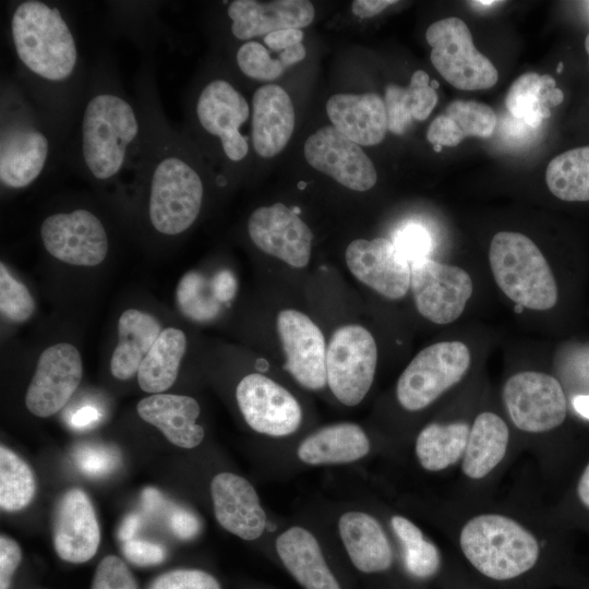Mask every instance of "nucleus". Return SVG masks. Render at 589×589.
Masks as SVG:
<instances>
[{
    "instance_id": "f257e3e1",
    "label": "nucleus",
    "mask_w": 589,
    "mask_h": 589,
    "mask_svg": "<svg viewBox=\"0 0 589 589\" xmlns=\"http://www.w3.org/2000/svg\"><path fill=\"white\" fill-rule=\"evenodd\" d=\"M9 33L17 64L15 80L65 139L87 87L69 19L56 3L22 0L12 5Z\"/></svg>"
},
{
    "instance_id": "f03ea898",
    "label": "nucleus",
    "mask_w": 589,
    "mask_h": 589,
    "mask_svg": "<svg viewBox=\"0 0 589 589\" xmlns=\"http://www.w3.org/2000/svg\"><path fill=\"white\" fill-rule=\"evenodd\" d=\"M137 99L145 135L134 181L146 193V216L153 230L166 237L187 231L197 219L205 187L183 140L167 120L149 69L137 80Z\"/></svg>"
},
{
    "instance_id": "7ed1b4c3",
    "label": "nucleus",
    "mask_w": 589,
    "mask_h": 589,
    "mask_svg": "<svg viewBox=\"0 0 589 589\" xmlns=\"http://www.w3.org/2000/svg\"><path fill=\"white\" fill-rule=\"evenodd\" d=\"M76 120L72 157L79 171L98 183L133 175L145 135L144 112L107 67H97L87 82Z\"/></svg>"
},
{
    "instance_id": "20e7f679",
    "label": "nucleus",
    "mask_w": 589,
    "mask_h": 589,
    "mask_svg": "<svg viewBox=\"0 0 589 589\" xmlns=\"http://www.w3.org/2000/svg\"><path fill=\"white\" fill-rule=\"evenodd\" d=\"M64 141L19 82L4 79L0 93V183L22 190L48 171Z\"/></svg>"
},
{
    "instance_id": "39448f33",
    "label": "nucleus",
    "mask_w": 589,
    "mask_h": 589,
    "mask_svg": "<svg viewBox=\"0 0 589 589\" xmlns=\"http://www.w3.org/2000/svg\"><path fill=\"white\" fill-rule=\"evenodd\" d=\"M459 543L472 566L495 580H508L528 572L540 553L531 532L498 514L471 518L460 531Z\"/></svg>"
},
{
    "instance_id": "423d86ee",
    "label": "nucleus",
    "mask_w": 589,
    "mask_h": 589,
    "mask_svg": "<svg viewBox=\"0 0 589 589\" xmlns=\"http://www.w3.org/2000/svg\"><path fill=\"white\" fill-rule=\"evenodd\" d=\"M489 262L496 285L516 304L544 311L558 299L557 284L545 256L527 236L515 231L494 235Z\"/></svg>"
},
{
    "instance_id": "0eeeda50",
    "label": "nucleus",
    "mask_w": 589,
    "mask_h": 589,
    "mask_svg": "<svg viewBox=\"0 0 589 589\" xmlns=\"http://www.w3.org/2000/svg\"><path fill=\"white\" fill-rule=\"evenodd\" d=\"M425 38L432 48V64L454 87L479 91L497 83L496 68L476 48L462 20L452 16L436 21L428 27Z\"/></svg>"
},
{
    "instance_id": "6e6552de",
    "label": "nucleus",
    "mask_w": 589,
    "mask_h": 589,
    "mask_svg": "<svg viewBox=\"0 0 589 589\" xmlns=\"http://www.w3.org/2000/svg\"><path fill=\"white\" fill-rule=\"evenodd\" d=\"M470 363V350L461 341H440L425 347L398 378V402L408 411L424 409L456 385Z\"/></svg>"
},
{
    "instance_id": "1a4fd4ad",
    "label": "nucleus",
    "mask_w": 589,
    "mask_h": 589,
    "mask_svg": "<svg viewBox=\"0 0 589 589\" xmlns=\"http://www.w3.org/2000/svg\"><path fill=\"white\" fill-rule=\"evenodd\" d=\"M377 363V347L363 326L337 328L326 351V376L334 396L344 405L360 404L370 390Z\"/></svg>"
},
{
    "instance_id": "9d476101",
    "label": "nucleus",
    "mask_w": 589,
    "mask_h": 589,
    "mask_svg": "<svg viewBox=\"0 0 589 589\" xmlns=\"http://www.w3.org/2000/svg\"><path fill=\"white\" fill-rule=\"evenodd\" d=\"M249 117L248 100L225 79L207 82L196 95V125L219 142L224 157L231 163L242 161L249 153V137L240 131Z\"/></svg>"
},
{
    "instance_id": "9b49d317",
    "label": "nucleus",
    "mask_w": 589,
    "mask_h": 589,
    "mask_svg": "<svg viewBox=\"0 0 589 589\" xmlns=\"http://www.w3.org/2000/svg\"><path fill=\"white\" fill-rule=\"evenodd\" d=\"M503 400L513 423L525 432H546L561 425L567 413L566 396L552 375L525 371L512 375Z\"/></svg>"
},
{
    "instance_id": "f8f14e48",
    "label": "nucleus",
    "mask_w": 589,
    "mask_h": 589,
    "mask_svg": "<svg viewBox=\"0 0 589 589\" xmlns=\"http://www.w3.org/2000/svg\"><path fill=\"white\" fill-rule=\"evenodd\" d=\"M39 235L51 256L71 265L96 266L109 250L103 221L83 207L48 215L40 225Z\"/></svg>"
},
{
    "instance_id": "ddd939ff",
    "label": "nucleus",
    "mask_w": 589,
    "mask_h": 589,
    "mask_svg": "<svg viewBox=\"0 0 589 589\" xmlns=\"http://www.w3.org/2000/svg\"><path fill=\"white\" fill-rule=\"evenodd\" d=\"M414 304L418 312L435 324H448L464 312L472 296L470 275L461 267L429 257L410 264Z\"/></svg>"
},
{
    "instance_id": "4468645a",
    "label": "nucleus",
    "mask_w": 589,
    "mask_h": 589,
    "mask_svg": "<svg viewBox=\"0 0 589 589\" xmlns=\"http://www.w3.org/2000/svg\"><path fill=\"white\" fill-rule=\"evenodd\" d=\"M236 397L245 422L257 433L287 436L296 432L302 421L297 399L265 375H245L237 386Z\"/></svg>"
},
{
    "instance_id": "2eb2a0df",
    "label": "nucleus",
    "mask_w": 589,
    "mask_h": 589,
    "mask_svg": "<svg viewBox=\"0 0 589 589\" xmlns=\"http://www.w3.org/2000/svg\"><path fill=\"white\" fill-rule=\"evenodd\" d=\"M82 374V358L73 345L59 342L46 348L25 395L28 411L40 418L58 412L77 388Z\"/></svg>"
},
{
    "instance_id": "dca6fc26",
    "label": "nucleus",
    "mask_w": 589,
    "mask_h": 589,
    "mask_svg": "<svg viewBox=\"0 0 589 589\" xmlns=\"http://www.w3.org/2000/svg\"><path fill=\"white\" fill-rule=\"evenodd\" d=\"M306 161L316 170L354 191H368L377 181L372 160L360 145L326 125L311 134L304 144Z\"/></svg>"
},
{
    "instance_id": "f3484780",
    "label": "nucleus",
    "mask_w": 589,
    "mask_h": 589,
    "mask_svg": "<svg viewBox=\"0 0 589 589\" xmlns=\"http://www.w3.org/2000/svg\"><path fill=\"white\" fill-rule=\"evenodd\" d=\"M277 330L286 356V370L303 387L321 389L327 383L326 345L320 327L300 311L277 316Z\"/></svg>"
},
{
    "instance_id": "a211bd4d",
    "label": "nucleus",
    "mask_w": 589,
    "mask_h": 589,
    "mask_svg": "<svg viewBox=\"0 0 589 589\" xmlns=\"http://www.w3.org/2000/svg\"><path fill=\"white\" fill-rule=\"evenodd\" d=\"M248 232L263 252L301 268L311 256L313 235L308 225L281 203L256 208L249 218Z\"/></svg>"
},
{
    "instance_id": "6ab92c4d",
    "label": "nucleus",
    "mask_w": 589,
    "mask_h": 589,
    "mask_svg": "<svg viewBox=\"0 0 589 589\" xmlns=\"http://www.w3.org/2000/svg\"><path fill=\"white\" fill-rule=\"evenodd\" d=\"M351 274L381 296L398 300L410 288V263L394 242L385 238L356 239L346 249Z\"/></svg>"
},
{
    "instance_id": "aec40b11",
    "label": "nucleus",
    "mask_w": 589,
    "mask_h": 589,
    "mask_svg": "<svg viewBox=\"0 0 589 589\" xmlns=\"http://www.w3.org/2000/svg\"><path fill=\"white\" fill-rule=\"evenodd\" d=\"M100 542L98 520L87 494L69 490L57 506L53 544L60 558L85 563L97 552Z\"/></svg>"
},
{
    "instance_id": "412c9836",
    "label": "nucleus",
    "mask_w": 589,
    "mask_h": 589,
    "mask_svg": "<svg viewBox=\"0 0 589 589\" xmlns=\"http://www.w3.org/2000/svg\"><path fill=\"white\" fill-rule=\"evenodd\" d=\"M214 513L227 531L243 540H255L266 527V514L253 485L231 472L216 474L211 483Z\"/></svg>"
},
{
    "instance_id": "4be33fe9",
    "label": "nucleus",
    "mask_w": 589,
    "mask_h": 589,
    "mask_svg": "<svg viewBox=\"0 0 589 589\" xmlns=\"http://www.w3.org/2000/svg\"><path fill=\"white\" fill-rule=\"evenodd\" d=\"M314 13L308 0H233L227 7L231 34L247 41L279 29H301L312 23Z\"/></svg>"
},
{
    "instance_id": "5701e85b",
    "label": "nucleus",
    "mask_w": 589,
    "mask_h": 589,
    "mask_svg": "<svg viewBox=\"0 0 589 589\" xmlns=\"http://www.w3.org/2000/svg\"><path fill=\"white\" fill-rule=\"evenodd\" d=\"M294 129V109L288 93L276 84L259 87L252 97L251 140L263 158L279 154Z\"/></svg>"
},
{
    "instance_id": "b1692460",
    "label": "nucleus",
    "mask_w": 589,
    "mask_h": 589,
    "mask_svg": "<svg viewBox=\"0 0 589 589\" xmlns=\"http://www.w3.org/2000/svg\"><path fill=\"white\" fill-rule=\"evenodd\" d=\"M326 112L333 127L358 145L380 144L388 130L384 99L376 93L335 94Z\"/></svg>"
},
{
    "instance_id": "393cba45",
    "label": "nucleus",
    "mask_w": 589,
    "mask_h": 589,
    "mask_svg": "<svg viewBox=\"0 0 589 589\" xmlns=\"http://www.w3.org/2000/svg\"><path fill=\"white\" fill-rule=\"evenodd\" d=\"M283 565L304 589H341L316 538L302 527L280 533L275 543Z\"/></svg>"
},
{
    "instance_id": "a878e982",
    "label": "nucleus",
    "mask_w": 589,
    "mask_h": 589,
    "mask_svg": "<svg viewBox=\"0 0 589 589\" xmlns=\"http://www.w3.org/2000/svg\"><path fill=\"white\" fill-rule=\"evenodd\" d=\"M136 410L144 421L158 428L176 446L193 448L204 438V429L195 423L200 406L190 396L153 394L141 399Z\"/></svg>"
},
{
    "instance_id": "bb28decb",
    "label": "nucleus",
    "mask_w": 589,
    "mask_h": 589,
    "mask_svg": "<svg viewBox=\"0 0 589 589\" xmlns=\"http://www.w3.org/2000/svg\"><path fill=\"white\" fill-rule=\"evenodd\" d=\"M338 530L352 565L361 573L387 570L393 564V551L380 522L362 512L340 516Z\"/></svg>"
},
{
    "instance_id": "cd10ccee",
    "label": "nucleus",
    "mask_w": 589,
    "mask_h": 589,
    "mask_svg": "<svg viewBox=\"0 0 589 589\" xmlns=\"http://www.w3.org/2000/svg\"><path fill=\"white\" fill-rule=\"evenodd\" d=\"M370 450L365 432L354 423L344 422L320 429L299 445L297 455L308 465L348 464L363 458Z\"/></svg>"
},
{
    "instance_id": "c85d7f7f",
    "label": "nucleus",
    "mask_w": 589,
    "mask_h": 589,
    "mask_svg": "<svg viewBox=\"0 0 589 589\" xmlns=\"http://www.w3.org/2000/svg\"><path fill=\"white\" fill-rule=\"evenodd\" d=\"M161 333L153 315L135 309L125 310L118 321V344L110 360L112 375L121 381L131 378Z\"/></svg>"
},
{
    "instance_id": "c756f323",
    "label": "nucleus",
    "mask_w": 589,
    "mask_h": 589,
    "mask_svg": "<svg viewBox=\"0 0 589 589\" xmlns=\"http://www.w3.org/2000/svg\"><path fill=\"white\" fill-rule=\"evenodd\" d=\"M495 127L496 113L490 106L457 99L431 122L426 139L433 145L454 147L469 136L490 137Z\"/></svg>"
},
{
    "instance_id": "7c9ffc66",
    "label": "nucleus",
    "mask_w": 589,
    "mask_h": 589,
    "mask_svg": "<svg viewBox=\"0 0 589 589\" xmlns=\"http://www.w3.org/2000/svg\"><path fill=\"white\" fill-rule=\"evenodd\" d=\"M509 431L505 421L493 412H482L474 419L462 456V471L470 479L488 476L504 458Z\"/></svg>"
},
{
    "instance_id": "2f4dec72",
    "label": "nucleus",
    "mask_w": 589,
    "mask_h": 589,
    "mask_svg": "<svg viewBox=\"0 0 589 589\" xmlns=\"http://www.w3.org/2000/svg\"><path fill=\"white\" fill-rule=\"evenodd\" d=\"M387 129L397 135L406 132L412 120H425L437 104L436 91L431 86L429 74L413 72L407 87L388 84L384 97Z\"/></svg>"
},
{
    "instance_id": "473e14b6",
    "label": "nucleus",
    "mask_w": 589,
    "mask_h": 589,
    "mask_svg": "<svg viewBox=\"0 0 589 589\" xmlns=\"http://www.w3.org/2000/svg\"><path fill=\"white\" fill-rule=\"evenodd\" d=\"M564 99L563 92L549 75L528 72L518 76L505 97L508 111L531 128H538L551 116V108Z\"/></svg>"
},
{
    "instance_id": "72a5a7b5",
    "label": "nucleus",
    "mask_w": 589,
    "mask_h": 589,
    "mask_svg": "<svg viewBox=\"0 0 589 589\" xmlns=\"http://www.w3.org/2000/svg\"><path fill=\"white\" fill-rule=\"evenodd\" d=\"M185 349L187 338L181 329H163L139 368L140 387L152 395L168 389L178 376Z\"/></svg>"
},
{
    "instance_id": "f704fd0d",
    "label": "nucleus",
    "mask_w": 589,
    "mask_h": 589,
    "mask_svg": "<svg viewBox=\"0 0 589 589\" xmlns=\"http://www.w3.org/2000/svg\"><path fill=\"white\" fill-rule=\"evenodd\" d=\"M470 428L466 422L430 423L416 440V455L429 471H441L457 462L465 453Z\"/></svg>"
},
{
    "instance_id": "c9c22d12",
    "label": "nucleus",
    "mask_w": 589,
    "mask_h": 589,
    "mask_svg": "<svg viewBox=\"0 0 589 589\" xmlns=\"http://www.w3.org/2000/svg\"><path fill=\"white\" fill-rule=\"evenodd\" d=\"M545 182L562 201L589 202V145L554 157L546 167Z\"/></svg>"
},
{
    "instance_id": "e433bc0d",
    "label": "nucleus",
    "mask_w": 589,
    "mask_h": 589,
    "mask_svg": "<svg viewBox=\"0 0 589 589\" xmlns=\"http://www.w3.org/2000/svg\"><path fill=\"white\" fill-rule=\"evenodd\" d=\"M390 524L402 543L407 572L419 579L435 575L441 565V555L436 545L425 540L421 529L404 516H393Z\"/></svg>"
},
{
    "instance_id": "4c0bfd02",
    "label": "nucleus",
    "mask_w": 589,
    "mask_h": 589,
    "mask_svg": "<svg viewBox=\"0 0 589 589\" xmlns=\"http://www.w3.org/2000/svg\"><path fill=\"white\" fill-rule=\"evenodd\" d=\"M36 483L31 467L8 447H0V506L7 512L26 507L33 500Z\"/></svg>"
},
{
    "instance_id": "58836bf2",
    "label": "nucleus",
    "mask_w": 589,
    "mask_h": 589,
    "mask_svg": "<svg viewBox=\"0 0 589 589\" xmlns=\"http://www.w3.org/2000/svg\"><path fill=\"white\" fill-rule=\"evenodd\" d=\"M178 304L191 320L205 322L214 318L220 310L211 280L197 272L185 274L178 285Z\"/></svg>"
},
{
    "instance_id": "ea45409f",
    "label": "nucleus",
    "mask_w": 589,
    "mask_h": 589,
    "mask_svg": "<svg viewBox=\"0 0 589 589\" xmlns=\"http://www.w3.org/2000/svg\"><path fill=\"white\" fill-rule=\"evenodd\" d=\"M35 303L28 289L14 278L3 262L0 264V310L9 321L22 323L34 312Z\"/></svg>"
},
{
    "instance_id": "a19ab883",
    "label": "nucleus",
    "mask_w": 589,
    "mask_h": 589,
    "mask_svg": "<svg viewBox=\"0 0 589 589\" xmlns=\"http://www.w3.org/2000/svg\"><path fill=\"white\" fill-rule=\"evenodd\" d=\"M236 61L245 76L257 81H274L285 70L280 61L273 59L267 49L255 40L245 41L238 48Z\"/></svg>"
},
{
    "instance_id": "79ce46f5",
    "label": "nucleus",
    "mask_w": 589,
    "mask_h": 589,
    "mask_svg": "<svg viewBox=\"0 0 589 589\" xmlns=\"http://www.w3.org/2000/svg\"><path fill=\"white\" fill-rule=\"evenodd\" d=\"M91 589H137V585L127 564L108 555L98 564Z\"/></svg>"
},
{
    "instance_id": "37998d69",
    "label": "nucleus",
    "mask_w": 589,
    "mask_h": 589,
    "mask_svg": "<svg viewBox=\"0 0 589 589\" xmlns=\"http://www.w3.org/2000/svg\"><path fill=\"white\" fill-rule=\"evenodd\" d=\"M148 589H221L217 579L207 572L180 568L158 576Z\"/></svg>"
},
{
    "instance_id": "c03bdc74",
    "label": "nucleus",
    "mask_w": 589,
    "mask_h": 589,
    "mask_svg": "<svg viewBox=\"0 0 589 589\" xmlns=\"http://www.w3.org/2000/svg\"><path fill=\"white\" fill-rule=\"evenodd\" d=\"M394 244L411 264L419 259L428 257L431 238L421 225L409 224L397 232Z\"/></svg>"
},
{
    "instance_id": "a18cd8bd",
    "label": "nucleus",
    "mask_w": 589,
    "mask_h": 589,
    "mask_svg": "<svg viewBox=\"0 0 589 589\" xmlns=\"http://www.w3.org/2000/svg\"><path fill=\"white\" fill-rule=\"evenodd\" d=\"M77 466L89 476H101L112 470L118 460L115 452L105 447L85 446L75 454Z\"/></svg>"
},
{
    "instance_id": "49530a36",
    "label": "nucleus",
    "mask_w": 589,
    "mask_h": 589,
    "mask_svg": "<svg viewBox=\"0 0 589 589\" xmlns=\"http://www.w3.org/2000/svg\"><path fill=\"white\" fill-rule=\"evenodd\" d=\"M122 553L130 563L137 566L156 565L166 557V551L161 545L134 539L123 542Z\"/></svg>"
},
{
    "instance_id": "de8ad7c7",
    "label": "nucleus",
    "mask_w": 589,
    "mask_h": 589,
    "mask_svg": "<svg viewBox=\"0 0 589 589\" xmlns=\"http://www.w3.org/2000/svg\"><path fill=\"white\" fill-rule=\"evenodd\" d=\"M22 552L19 544L11 538L0 537V589H9L12 576L20 565Z\"/></svg>"
},
{
    "instance_id": "09e8293b",
    "label": "nucleus",
    "mask_w": 589,
    "mask_h": 589,
    "mask_svg": "<svg viewBox=\"0 0 589 589\" xmlns=\"http://www.w3.org/2000/svg\"><path fill=\"white\" fill-rule=\"evenodd\" d=\"M171 531L180 539L187 540L194 537L200 528L197 518L190 512L176 509L169 519Z\"/></svg>"
},
{
    "instance_id": "8fccbe9b",
    "label": "nucleus",
    "mask_w": 589,
    "mask_h": 589,
    "mask_svg": "<svg viewBox=\"0 0 589 589\" xmlns=\"http://www.w3.org/2000/svg\"><path fill=\"white\" fill-rule=\"evenodd\" d=\"M303 32L298 28L279 29L267 34L264 38V43L268 48L283 51L297 44L302 43Z\"/></svg>"
},
{
    "instance_id": "3c124183",
    "label": "nucleus",
    "mask_w": 589,
    "mask_h": 589,
    "mask_svg": "<svg viewBox=\"0 0 589 589\" xmlns=\"http://www.w3.org/2000/svg\"><path fill=\"white\" fill-rule=\"evenodd\" d=\"M213 292L220 303L229 302L236 292L237 283L230 271L223 269L211 279Z\"/></svg>"
},
{
    "instance_id": "603ef678",
    "label": "nucleus",
    "mask_w": 589,
    "mask_h": 589,
    "mask_svg": "<svg viewBox=\"0 0 589 589\" xmlns=\"http://www.w3.org/2000/svg\"><path fill=\"white\" fill-rule=\"evenodd\" d=\"M396 2L395 0H356L352 2V12L361 19H368Z\"/></svg>"
},
{
    "instance_id": "864d4df0",
    "label": "nucleus",
    "mask_w": 589,
    "mask_h": 589,
    "mask_svg": "<svg viewBox=\"0 0 589 589\" xmlns=\"http://www.w3.org/2000/svg\"><path fill=\"white\" fill-rule=\"evenodd\" d=\"M141 524V517L137 514H131L125 517L118 530V537L122 542L133 538Z\"/></svg>"
},
{
    "instance_id": "5fc2aeb1",
    "label": "nucleus",
    "mask_w": 589,
    "mask_h": 589,
    "mask_svg": "<svg viewBox=\"0 0 589 589\" xmlns=\"http://www.w3.org/2000/svg\"><path fill=\"white\" fill-rule=\"evenodd\" d=\"M305 53H306L305 48L302 45V43H300L280 51L278 60L286 68L303 60L305 57Z\"/></svg>"
},
{
    "instance_id": "6e6d98bb",
    "label": "nucleus",
    "mask_w": 589,
    "mask_h": 589,
    "mask_svg": "<svg viewBox=\"0 0 589 589\" xmlns=\"http://www.w3.org/2000/svg\"><path fill=\"white\" fill-rule=\"evenodd\" d=\"M99 418V412L91 406L79 409L72 417V424L76 428H83L92 424Z\"/></svg>"
},
{
    "instance_id": "4d7b16f0",
    "label": "nucleus",
    "mask_w": 589,
    "mask_h": 589,
    "mask_svg": "<svg viewBox=\"0 0 589 589\" xmlns=\"http://www.w3.org/2000/svg\"><path fill=\"white\" fill-rule=\"evenodd\" d=\"M577 493L580 502L589 508V464L585 468L578 485H577Z\"/></svg>"
},
{
    "instance_id": "13d9d810",
    "label": "nucleus",
    "mask_w": 589,
    "mask_h": 589,
    "mask_svg": "<svg viewBox=\"0 0 589 589\" xmlns=\"http://www.w3.org/2000/svg\"><path fill=\"white\" fill-rule=\"evenodd\" d=\"M163 501L161 494L155 488H147L143 492L144 506L148 510L155 509Z\"/></svg>"
},
{
    "instance_id": "bf43d9fd",
    "label": "nucleus",
    "mask_w": 589,
    "mask_h": 589,
    "mask_svg": "<svg viewBox=\"0 0 589 589\" xmlns=\"http://www.w3.org/2000/svg\"><path fill=\"white\" fill-rule=\"evenodd\" d=\"M573 406L579 416L589 419V394L575 396L573 399Z\"/></svg>"
},
{
    "instance_id": "052dcab7",
    "label": "nucleus",
    "mask_w": 589,
    "mask_h": 589,
    "mask_svg": "<svg viewBox=\"0 0 589 589\" xmlns=\"http://www.w3.org/2000/svg\"><path fill=\"white\" fill-rule=\"evenodd\" d=\"M500 1H494V0H491V1H483V0H480V1H471V3H477L479 5H484V7H488V5H492V4H495V3H498Z\"/></svg>"
},
{
    "instance_id": "680f3d73",
    "label": "nucleus",
    "mask_w": 589,
    "mask_h": 589,
    "mask_svg": "<svg viewBox=\"0 0 589 589\" xmlns=\"http://www.w3.org/2000/svg\"><path fill=\"white\" fill-rule=\"evenodd\" d=\"M585 49L589 56V33L587 34L586 38H585Z\"/></svg>"
},
{
    "instance_id": "e2e57ef3",
    "label": "nucleus",
    "mask_w": 589,
    "mask_h": 589,
    "mask_svg": "<svg viewBox=\"0 0 589 589\" xmlns=\"http://www.w3.org/2000/svg\"><path fill=\"white\" fill-rule=\"evenodd\" d=\"M563 68H564L563 62H560L557 68H556V72L561 73L563 71Z\"/></svg>"
},
{
    "instance_id": "0e129e2a",
    "label": "nucleus",
    "mask_w": 589,
    "mask_h": 589,
    "mask_svg": "<svg viewBox=\"0 0 589 589\" xmlns=\"http://www.w3.org/2000/svg\"><path fill=\"white\" fill-rule=\"evenodd\" d=\"M442 148H443V147L440 146V145H433V149H434L435 152H437V153H440V152L442 151Z\"/></svg>"
},
{
    "instance_id": "69168bd1",
    "label": "nucleus",
    "mask_w": 589,
    "mask_h": 589,
    "mask_svg": "<svg viewBox=\"0 0 589 589\" xmlns=\"http://www.w3.org/2000/svg\"><path fill=\"white\" fill-rule=\"evenodd\" d=\"M431 86L435 89L438 87V82L437 81H432L431 82Z\"/></svg>"
},
{
    "instance_id": "338daca9",
    "label": "nucleus",
    "mask_w": 589,
    "mask_h": 589,
    "mask_svg": "<svg viewBox=\"0 0 589 589\" xmlns=\"http://www.w3.org/2000/svg\"><path fill=\"white\" fill-rule=\"evenodd\" d=\"M305 185H306V183L303 182V181H300V182L298 183L299 189H304Z\"/></svg>"
},
{
    "instance_id": "774afa93",
    "label": "nucleus",
    "mask_w": 589,
    "mask_h": 589,
    "mask_svg": "<svg viewBox=\"0 0 589 589\" xmlns=\"http://www.w3.org/2000/svg\"><path fill=\"white\" fill-rule=\"evenodd\" d=\"M291 209H292L297 215L300 213V208H298V207H293V208H291Z\"/></svg>"
}]
</instances>
